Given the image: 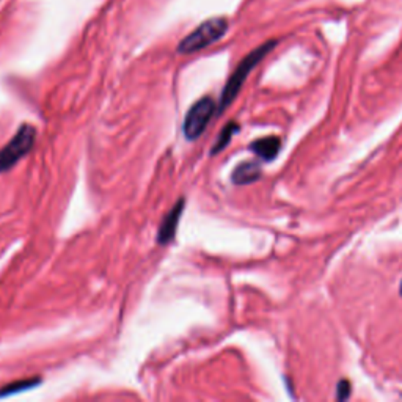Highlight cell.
<instances>
[{"label":"cell","instance_id":"1","mask_svg":"<svg viewBox=\"0 0 402 402\" xmlns=\"http://www.w3.org/2000/svg\"><path fill=\"white\" fill-rule=\"evenodd\" d=\"M273 46H275V42L273 41L266 42V45L255 49L253 52H250L248 56L242 60L239 66H237L233 74H231V77L228 79L227 85H225L223 93L220 96V102H218V107H217L218 113H222L225 108L231 106V102H233L236 99V96L239 95L242 85L247 81L250 72L257 68V65L272 51Z\"/></svg>","mask_w":402,"mask_h":402},{"label":"cell","instance_id":"2","mask_svg":"<svg viewBox=\"0 0 402 402\" xmlns=\"http://www.w3.org/2000/svg\"><path fill=\"white\" fill-rule=\"evenodd\" d=\"M228 26L230 24L225 17H212V19L204 21L179 42L178 52L193 54L203 51L223 38L225 33L228 32Z\"/></svg>","mask_w":402,"mask_h":402},{"label":"cell","instance_id":"3","mask_svg":"<svg viewBox=\"0 0 402 402\" xmlns=\"http://www.w3.org/2000/svg\"><path fill=\"white\" fill-rule=\"evenodd\" d=\"M36 131L32 124H22L7 146L0 150V173L13 168L35 145Z\"/></svg>","mask_w":402,"mask_h":402},{"label":"cell","instance_id":"4","mask_svg":"<svg viewBox=\"0 0 402 402\" xmlns=\"http://www.w3.org/2000/svg\"><path fill=\"white\" fill-rule=\"evenodd\" d=\"M217 111V106L212 97L204 96L201 97L200 101L195 102V104L188 108V112L184 118V123H182V132L187 140H197L208 127L209 121L214 117V113Z\"/></svg>","mask_w":402,"mask_h":402},{"label":"cell","instance_id":"5","mask_svg":"<svg viewBox=\"0 0 402 402\" xmlns=\"http://www.w3.org/2000/svg\"><path fill=\"white\" fill-rule=\"evenodd\" d=\"M184 208H186V200L179 198L178 201H176V204L173 206V208L170 209L166 218L162 220L159 233H157V242L162 243V246H166V243H170L175 239L176 230H178V225H179Z\"/></svg>","mask_w":402,"mask_h":402},{"label":"cell","instance_id":"6","mask_svg":"<svg viewBox=\"0 0 402 402\" xmlns=\"http://www.w3.org/2000/svg\"><path fill=\"white\" fill-rule=\"evenodd\" d=\"M280 146H282V140L278 137H264L250 145V150L263 161L271 162L277 157Z\"/></svg>","mask_w":402,"mask_h":402},{"label":"cell","instance_id":"7","mask_svg":"<svg viewBox=\"0 0 402 402\" xmlns=\"http://www.w3.org/2000/svg\"><path fill=\"white\" fill-rule=\"evenodd\" d=\"M261 176V167L257 162H242L241 166H237L234 168L233 175H231V179L236 186H247L252 184V182L258 181Z\"/></svg>","mask_w":402,"mask_h":402},{"label":"cell","instance_id":"8","mask_svg":"<svg viewBox=\"0 0 402 402\" xmlns=\"http://www.w3.org/2000/svg\"><path fill=\"white\" fill-rule=\"evenodd\" d=\"M237 131H239V126H237L236 121H230V123L223 127V131L220 132V136H218L214 146H212L211 154L216 156V154L220 153L223 148H227L231 142V138H233V136Z\"/></svg>","mask_w":402,"mask_h":402},{"label":"cell","instance_id":"9","mask_svg":"<svg viewBox=\"0 0 402 402\" xmlns=\"http://www.w3.org/2000/svg\"><path fill=\"white\" fill-rule=\"evenodd\" d=\"M40 383H41L40 379H36V380L27 379V380L13 382V383H10V385H5V387L0 388V398H7V396H11V394L27 392V389H30V388L38 387Z\"/></svg>","mask_w":402,"mask_h":402},{"label":"cell","instance_id":"10","mask_svg":"<svg viewBox=\"0 0 402 402\" xmlns=\"http://www.w3.org/2000/svg\"><path fill=\"white\" fill-rule=\"evenodd\" d=\"M349 394H351V383L347 382V380H341V382L338 383L337 399L344 401V399L349 398Z\"/></svg>","mask_w":402,"mask_h":402},{"label":"cell","instance_id":"11","mask_svg":"<svg viewBox=\"0 0 402 402\" xmlns=\"http://www.w3.org/2000/svg\"><path fill=\"white\" fill-rule=\"evenodd\" d=\"M401 296H402V283H401Z\"/></svg>","mask_w":402,"mask_h":402}]
</instances>
